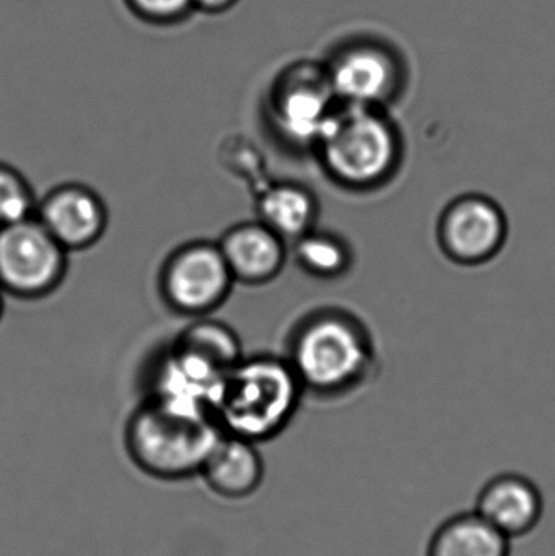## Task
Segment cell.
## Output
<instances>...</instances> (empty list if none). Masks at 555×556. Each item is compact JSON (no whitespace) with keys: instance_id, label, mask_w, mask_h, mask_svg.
Here are the masks:
<instances>
[{"instance_id":"cell-16","label":"cell","mask_w":555,"mask_h":556,"mask_svg":"<svg viewBox=\"0 0 555 556\" xmlns=\"http://www.w3.org/2000/svg\"><path fill=\"white\" fill-rule=\"evenodd\" d=\"M510 539L492 528L478 513L446 519L430 538L426 556H510Z\"/></svg>"},{"instance_id":"cell-9","label":"cell","mask_w":555,"mask_h":556,"mask_svg":"<svg viewBox=\"0 0 555 556\" xmlns=\"http://www.w3.org/2000/svg\"><path fill=\"white\" fill-rule=\"evenodd\" d=\"M326 68L283 81L270 101L269 121L283 146L313 152L329 121L341 106Z\"/></svg>"},{"instance_id":"cell-1","label":"cell","mask_w":555,"mask_h":556,"mask_svg":"<svg viewBox=\"0 0 555 556\" xmlns=\"http://www.w3.org/2000/svg\"><path fill=\"white\" fill-rule=\"evenodd\" d=\"M303 394L286 355H244L225 376L214 418L222 433L260 444L289 427Z\"/></svg>"},{"instance_id":"cell-19","label":"cell","mask_w":555,"mask_h":556,"mask_svg":"<svg viewBox=\"0 0 555 556\" xmlns=\"http://www.w3.org/2000/svg\"><path fill=\"white\" fill-rule=\"evenodd\" d=\"M36 205L38 198L28 179L0 162V228L35 217Z\"/></svg>"},{"instance_id":"cell-22","label":"cell","mask_w":555,"mask_h":556,"mask_svg":"<svg viewBox=\"0 0 555 556\" xmlns=\"http://www.w3.org/2000/svg\"><path fill=\"white\" fill-rule=\"evenodd\" d=\"M3 296H5V293H3L2 288H0V319H2L3 307H5V304H3Z\"/></svg>"},{"instance_id":"cell-12","label":"cell","mask_w":555,"mask_h":556,"mask_svg":"<svg viewBox=\"0 0 555 556\" xmlns=\"http://www.w3.org/2000/svg\"><path fill=\"white\" fill-rule=\"evenodd\" d=\"M217 243L235 281L248 287L276 280L290 254L289 243L256 218L231 225Z\"/></svg>"},{"instance_id":"cell-20","label":"cell","mask_w":555,"mask_h":556,"mask_svg":"<svg viewBox=\"0 0 555 556\" xmlns=\"http://www.w3.org/2000/svg\"><path fill=\"white\" fill-rule=\"evenodd\" d=\"M143 12L156 16H172L182 12L191 0H136Z\"/></svg>"},{"instance_id":"cell-14","label":"cell","mask_w":555,"mask_h":556,"mask_svg":"<svg viewBox=\"0 0 555 556\" xmlns=\"http://www.w3.org/2000/svg\"><path fill=\"white\" fill-rule=\"evenodd\" d=\"M199 477L214 495L240 502L253 496L263 485V456L253 441L222 433L205 457Z\"/></svg>"},{"instance_id":"cell-2","label":"cell","mask_w":555,"mask_h":556,"mask_svg":"<svg viewBox=\"0 0 555 556\" xmlns=\"http://www.w3.org/2000/svg\"><path fill=\"white\" fill-rule=\"evenodd\" d=\"M370 336L364 324L338 307L303 316L287 340L286 358L305 392L323 397L348 392L371 365Z\"/></svg>"},{"instance_id":"cell-5","label":"cell","mask_w":555,"mask_h":556,"mask_svg":"<svg viewBox=\"0 0 555 556\" xmlns=\"http://www.w3.org/2000/svg\"><path fill=\"white\" fill-rule=\"evenodd\" d=\"M325 68L338 100L352 106L387 110L409 84L406 55L377 33H362L342 42Z\"/></svg>"},{"instance_id":"cell-13","label":"cell","mask_w":555,"mask_h":556,"mask_svg":"<svg viewBox=\"0 0 555 556\" xmlns=\"http://www.w3.org/2000/svg\"><path fill=\"white\" fill-rule=\"evenodd\" d=\"M475 511L512 541L538 528L543 518L544 500L537 483L528 477L501 473L482 486Z\"/></svg>"},{"instance_id":"cell-10","label":"cell","mask_w":555,"mask_h":556,"mask_svg":"<svg viewBox=\"0 0 555 556\" xmlns=\"http://www.w3.org/2000/svg\"><path fill=\"white\" fill-rule=\"evenodd\" d=\"M507 231L501 205L481 194H466L450 202L439 222L443 253L463 266H478L497 256Z\"/></svg>"},{"instance_id":"cell-4","label":"cell","mask_w":555,"mask_h":556,"mask_svg":"<svg viewBox=\"0 0 555 556\" xmlns=\"http://www.w3.org/2000/svg\"><path fill=\"white\" fill-rule=\"evenodd\" d=\"M220 434L214 418L143 399L127 418L124 446L140 472L152 479L179 482L199 476Z\"/></svg>"},{"instance_id":"cell-8","label":"cell","mask_w":555,"mask_h":556,"mask_svg":"<svg viewBox=\"0 0 555 556\" xmlns=\"http://www.w3.org/2000/svg\"><path fill=\"white\" fill-rule=\"evenodd\" d=\"M227 375L169 342L153 355L147 368L143 399L186 414L214 418Z\"/></svg>"},{"instance_id":"cell-17","label":"cell","mask_w":555,"mask_h":556,"mask_svg":"<svg viewBox=\"0 0 555 556\" xmlns=\"http://www.w3.org/2000/svg\"><path fill=\"white\" fill-rule=\"evenodd\" d=\"M172 342L224 372L230 371L244 356L238 333L211 316L195 317Z\"/></svg>"},{"instance_id":"cell-21","label":"cell","mask_w":555,"mask_h":556,"mask_svg":"<svg viewBox=\"0 0 555 556\" xmlns=\"http://www.w3.org/2000/svg\"><path fill=\"white\" fill-rule=\"evenodd\" d=\"M198 2L207 9H222V7H227L231 0H198Z\"/></svg>"},{"instance_id":"cell-11","label":"cell","mask_w":555,"mask_h":556,"mask_svg":"<svg viewBox=\"0 0 555 556\" xmlns=\"http://www.w3.org/2000/svg\"><path fill=\"white\" fill-rule=\"evenodd\" d=\"M35 217L71 253L100 243L110 224L106 202L90 186L62 182L38 199Z\"/></svg>"},{"instance_id":"cell-6","label":"cell","mask_w":555,"mask_h":556,"mask_svg":"<svg viewBox=\"0 0 555 556\" xmlns=\"http://www.w3.org/2000/svg\"><path fill=\"white\" fill-rule=\"evenodd\" d=\"M235 281L217 241L194 240L175 248L159 273V293L178 316H211L224 306Z\"/></svg>"},{"instance_id":"cell-15","label":"cell","mask_w":555,"mask_h":556,"mask_svg":"<svg viewBox=\"0 0 555 556\" xmlns=\"http://www.w3.org/2000/svg\"><path fill=\"white\" fill-rule=\"evenodd\" d=\"M254 211L256 220L290 244L316 228L319 202L302 182L273 181L257 191Z\"/></svg>"},{"instance_id":"cell-7","label":"cell","mask_w":555,"mask_h":556,"mask_svg":"<svg viewBox=\"0 0 555 556\" xmlns=\"http://www.w3.org/2000/svg\"><path fill=\"white\" fill-rule=\"evenodd\" d=\"M68 270V253L29 217L0 228V288L20 300L54 293Z\"/></svg>"},{"instance_id":"cell-3","label":"cell","mask_w":555,"mask_h":556,"mask_svg":"<svg viewBox=\"0 0 555 556\" xmlns=\"http://www.w3.org/2000/svg\"><path fill=\"white\" fill-rule=\"evenodd\" d=\"M401 149L400 130L387 110L341 104L313 153L336 185L368 191L396 173Z\"/></svg>"},{"instance_id":"cell-18","label":"cell","mask_w":555,"mask_h":556,"mask_svg":"<svg viewBox=\"0 0 555 556\" xmlns=\"http://www.w3.org/2000/svg\"><path fill=\"white\" fill-rule=\"evenodd\" d=\"M290 244L293 261L306 276L336 280L351 269V247L344 238L332 231L318 230L316 227Z\"/></svg>"}]
</instances>
